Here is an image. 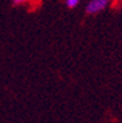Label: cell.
<instances>
[{
  "instance_id": "3957f363",
  "label": "cell",
  "mask_w": 122,
  "mask_h": 123,
  "mask_svg": "<svg viewBox=\"0 0 122 123\" xmlns=\"http://www.w3.org/2000/svg\"><path fill=\"white\" fill-rule=\"evenodd\" d=\"M26 0H14V3H16V4H21V3H25Z\"/></svg>"
},
{
  "instance_id": "6da1fadb",
  "label": "cell",
  "mask_w": 122,
  "mask_h": 123,
  "mask_svg": "<svg viewBox=\"0 0 122 123\" xmlns=\"http://www.w3.org/2000/svg\"><path fill=\"white\" fill-rule=\"evenodd\" d=\"M110 3V0H92L86 6V11H87V14H97L106 9Z\"/></svg>"
},
{
  "instance_id": "7a4b0ae2",
  "label": "cell",
  "mask_w": 122,
  "mask_h": 123,
  "mask_svg": "<svg viewBox=\"0 0 122 123\" xmlns=\"http://www.w3.org/2000/svg\"><path fill=\"white\" fill-rule=\"evenodd\" d=\"M78 1H80V0H66V5L69 6V8L72 9L78 4Z\"/></svg>"
}]
</instances>
